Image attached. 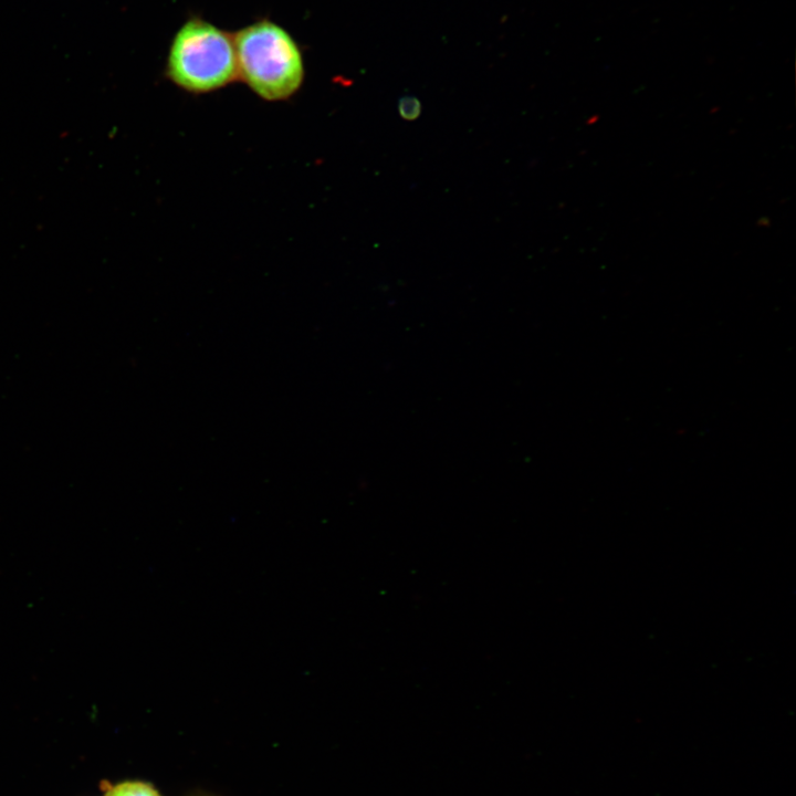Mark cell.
Instances as JSON below:
<instances>
[{
	"label": "cell",
	"instance_id": "cell-2",
	"mask_svg": "<svg viewBox=\"0 0 796 796\" xmlns=\"http://www.w3.org/2000/svg\"><path fill=\"white\" fill-rule=\"evenodd\" d=\"M166 75L193 94L222 88L238 78L233 35L193 17L176 32L168 51Z\"/></svg>",
	"mask_w": 796,
	"mask_h": 796
},
{
	"label": "cell",
	"instance_id": "cell-4",
	"mask_svg": "<svg viewBox=\"0 0 796 796\" xmlns=\"http://www.w3.org/2000/svg\"><path fill=\"white\" fill-rule=\"evenodd\" d=\"M398 113L405 121H415L421 114V103L416 96H402L398 102Z\"/></svg>",
	"mask_w": 796,
	"mask_h": 796
},
{
	"label": "cell",
	"instance_id": "cell-1",
	"mask_svg": "<svg viewBox=\"0 0 796 796\" xmlns=\"http://www.w3.org/2000/svg\"><path fill=\"white\" fill-rule=\"evenodd\" d=\"M232 35L238 77L259 97L284 101L301 88L305 75L303 54L284 28L260 19Z\"/></svg>",
	"mask_w": 796,
	"mask_h": 796
},
{
	"label": "cell",
	"instance_id": "cell-3",
	"mask_svg": "<svg viewBox=\"0 0 796 796\" xmlns=\"http://www.w3.org/2000/svg\"><path fill=\"white\" fill-rule=\"evenodd\" d=\"M105 796H159V794L146 783L125 782L107 788Z\"/></svg>",
	"mask_w": 796,
	"mask_h": 796
}]
</instances>
